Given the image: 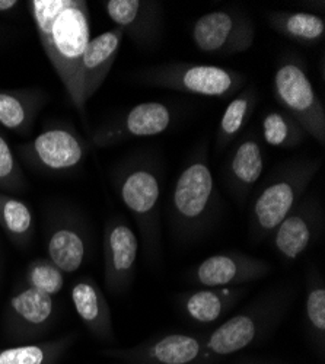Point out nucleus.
Listing matches in <instances>:
<instances>
[{"label":"nucleus","instance_id":"nucleus-6","mask_svg":"<svg viewBox=\"0 0 325 364\" xmlns=\"http://www.w3.org/2000/svg\"><path fill=\"white\" fill-rule=\"evenodd\" d=\"M275 97L307 136L325 144V109L299 58L287 57L279 63L275 73Z\"/></svg>","mask_w":325,"mask_h":364},{"label":"nucleus","instance_id":"nucleus-19","mask_svg":"<svg viewBox=\"0 0 325 364\" xmlns=\"http://www.w3.org/2000/svg\"><path fill=\"white\" fill-rule=\"evenodd\" d=\"M87 239L83 228L72 219L51 223L47 235V258L65 274L76 272L86 259Z\"/></svg>","mask_w":325,"mask_h":364},{"label":"nucleus","instance_id":"nucleus-14","mask_svg":"<svg viewBox=\"0 0 325 364\" xmlns=\"http://www.w3.org/2000/svg\"><path fill=\"white\" fill-rule=\"evenodd\" d=\"M322 207L315 197L302 198L272 233L276 252L286 261L298 259L322 230Z\"/></svg>","mask_w":325,"mask_h":364},{"label":"nucleus","instance_id":"nucleus-15","mask_svg":"<svg viewBox=\"0 0 325 364\" xmlns=\"http://www.w3.org/2000/svg\"><path fill=\"white\" fill-rule=\"evenodd\" d=\"M172 123V112L162 102H143L129 109L120 119L100 129L94 143L100 147L140 137H154L165 133Z\"/></svg>","mask_w":325,"mask_h":364},{"label":"nucleus","instance_id":"nucleus-2","mask_svg":"<svg viewBox=\"0 0 325 364\" xmlns=\"http://www.w3.org/2000/svg\"><path fill=\"white\" fill-rule=\"evenodd\" d=\"M293 300L292 287H277L255 299L211 333H206L204 348L212 364L267 338L280 325Z\"/></svg>","mask_w":325,"mask_h":364},{"label":"nucleus","instance_id":"nucleus-30","mask_svg":"<svg viewBox=\"0 0 325 364\" xmlns=\"http://www.w3.org/2000/svg\"><path fill=\"white\" fill-rule=\"evenodd\" d=\"M25 187L22 169L6 139L0 134V188L6 191H21Z\"/></svg>","mask_w":325,"mask_h":364},{"label":"nucleus","instance_id":"nucleus-7","mask_svg":"<svg viewBox=\"0 0 325 364\" xmlns=\"http://www.w3.org/2000/svg\"><path fill=\"white\" fill-rule=\"evenodd\" d=\"M140 80L151 86L208 98H229L247 82L245 76L240 72L190 63H172L149 69L140 75Z\"/></svg>","mask_w":325,"mask_h":364},{"label":"nucleus","instance_id":"nucleus-3","mask_svg":"<svg viewBox=\"0 0 325 364\" xmlns=\"http://www.w3.org/2000/svg\"><path fill=\"white\" fill-rule=\"evenodd\" d=\"M219 196L208 164L206 147L188 161L175 182L171 201V220L176 237L184 240L201 236L212 225Z\"/></svg>","mask_w":325,"mask_h":364},{"label":"nucleus","instance_id":"nucleus-22","mask_svg":"<svg viewBox=\"0 0 325 364\" xmlns=\"http://www.w3.org/2000/svg\"><path fill=\"white\" fill-rule=\"evenodd\" d=\"M44 101L36 90H0V124L21 134L28 133Z\"/></svg>","mask_w":325,"mask_h":364},{"label":"nucleus","instance_id":"nucleus-9","mask_svg":"<svg viewBox=\"0 0 325 364\" xmlns=\"http://www.w3.org/2000/svg\"><path fill=\"white\" fill-rule=\"evenodd\" d=\"M193 41L206 54H236L251 48L255 26L250 16L236 11H215L200 16L191 31Z\"/></svg>","mask_w":325,"mask_h":364},{"label":"nucleus","instance_id":"nucleus-17","mask_svg":"<svg viewBox=\"0 0 325 364\" xmlns=\"http://www.w3.org/2000/svg\"><path fill=\"white\" fill-rule=\"evenodd\" d=\"M108 18L140 46H151L161 31L162 6L146 0H108L104 4Z\"/></svg>","mask_w":325,"mask_h":364},{"label":"nucleus","instance_id":"nucleus-11","mask_svg":"<svg viewBox=\"0 0 325 364\" xmlns=\"http://www.w3.org/2000/svg\"><path fill=\"white\" fill-rule=\"evenodd\" d=\"M104 277L111 294L126 293L133 284L139 237L134 230L120 218H112L104 228Z\"/></svg>","mask_w":325,"mask_h":364},{"label":"nucleus","instance_id":"nucleus-21","mask_svg":"<svg viewBox=\"0 0 325 364\" xmlns=\"http://www.w3.org/2000/svg\"><path fill=\"white\" fill-rule=\"evenodd\" d=\"M264 169V155L260 141L248 136L236 146L228 165V182L233 196L243 200L257 184Z\"/></svg>","mask_w":325,"mask_h":364},{"label":"nucleus","instance_id":"nucleus-8","mask_svg":"<svg viewBox=\"0 0 325 364\" xmlns=\"http://www.w3.org/2000/svg\"><path fill=\"white\" fill-rule=\"evenodd\" d=\"M104 355L124 364H212L204 348V336L169 332L130 348H114Z\"/></svg>","mask_w":325,"mask_h":364},{"label":"nucleus","instance_id":"nucleus-12","mask_svg":"<svg viewBox=\"0 0 325 364\" xmlns=\"http://www.w3.org/2000/svg\"><path fill=\"white\" fill-rule=\"evenodd\" d=\"M55 318L53 296L25 286L11 296L5 312V333L12 341H31L48 331Z\"/></svg>","mask_w":325,"mask_h":364},{"label":"nucleus","instance_id":"nucleus-32","mask_svg":"<svg viewBox=\"0 0 325 364\" xmlns=\"http://www.w3.org/2000/svg\"><path fill=\"white\" fill-rule=\"evenodd\" d=\"M235 364H269V363H258V361H247V360H243V361L235 363Z\"/></svg>","mask_w":325,"mask_h":364},{"label":"nucleus","instance_id":"nucleus-10","mask_svg":"<svg viewBox=\"0 0 325 364\" xmlns=\"http://www.w3.org/2000/svg\"><path fill=\"white\" fill-rule=\"evenodd\" d=\"M21 156L36 169L66 172L78 168L86 156V144L66 126H50L33 141L19 147Z\"/></svg>","mask_w":325,"mask_h":364},{"label":"nucleus","instance_id":"nucleus-4","mask_svg":"<svg viewBox=\"0 0 325 364\" xmlns=\"http://www.w3.org/2000/svg\"><path fill=\"white\" fill-rule=\"evenodd\" d=\"M321 168V159L287 164L264 186L254 201L250 233L255 242L272 236L282 220L304 198L311 181Z\"/></svg>","mask_w":325,"mask_h":364},{"label":"nucleus","instance_id":"nucleus-24","mask_svg":"<svg viewBox=\"0 0 325 364\" xmlns=\"http://www.w3.org/2000/svg\"><path fill=\"white\" fill-rule=\"evenodd\" d=\"M76 336H65L62 338L23 344L0 350V364H55L63 354L73 346Z\"/></svg>","mask_w":325,"mask_h":364},{"label":"nucleus","instance_id":"nucleus-16","mask_svg":"<svg viewBox=\"0 0 325 364\" xmlns=\"http://www.w3.org/2000/svg\"><path fill=\"white\" fill-rule=\"evenodd\" d=\"M124 33L120 28H112L101 36L91 38L86 46L78 72V98L80 112L107 79L115 58L120 51Z\"/></svg>","mask_w":325,"mask_h":364},{"label":"nucleus","instance_id":"nucleus-31","mask_svg":"<svg viewBox=\"0 0 325 364\" xmlns=\"http://www.w3.org/2000/svg\"><path fill=\"white\" fill-rule=\"evenodd\" d=\"M18 5L19 2H16V0H0V12L14 11Z\"/></svg>","mask_w":325,"mask_h":364},{"label":"nucleus","instance_id":"nucleus-23","mask_svg":"<svg viewBox=\"0 0 325 364\" xmlns=\"http://www.w3.org/2000/svg\"><path fill=\"white\" fill-rule=\"evenodd\" d=\"M267 22L280 36L301 44H316L325 36V21L309 12H270Z\"/></svg>","mask_w":325,"mask_h":364},{"label":"nucleus","instance_id":"nucleus-13","mask_svg":"<svg viewBox=\"0 0 325 364\" xmlns=\"http://www.w3.org/2000/svg\"><path fill=\"white\" fill-rule=\"evenodd\" d=\"M272 271V265L261 258L243 252H220L203 259L193 271L191 282L204 289L240 287L260 280Z\"/></svg>","mask_w":325,"mask_h":364},{"label":"nucleus","instance_id":"nucleus-20","mask_svg":"<svg viewBox=\"0 0 325 364\" xmlns=\"http://www.w3.org/2000/svg\"><path fill=\"white\" fill-rule=\"evenodd\" d=\"M73 308L92 336L102 341L114 340L112 316L101 287L91 279H80L70 293Z\"/></svg>","mask_w":325,"mask_h":364},{"label":"nucleus","instance_id":"nucleus-18","mask_svg":"<svg viewBox=\"0 0 325 364\" xmlns=\"http://www.w3.org/2000/svg\"><path fill=\"white\" fill-rule=\"evenodd\" d=\"M245 294V287L198 289L179 297L186 318L197 325H212L222 319Z\"/></svg>","mask_w":325,"mask_h":364},{"label":"nucleus","instance_id":"nucleus-26","mask_svg":"<svg viewBox=\"0 0 325 364\" xmlns=\"http://www.w3.org/2000/svg\"><path fill=\"white\" fill-rule=\"evenodd\" d=\"M0 228L16 247L25 248L34 235L31 208L25 201L0 193Z\"/></svg>","mask_w":325,"mask_h":364},{"label":"nucleus","instance_id":"nucleus-1","mask_svg":"<svg viewBox=\"0 0 325 364\" xmlns=\"http://www.w3.org/2000/svg\"><path fill=\"white\" fill-rule=\"evenodd\" d=\"M28 5L48 62L78 108V72L91 41L87 4L83 0H31Z\"/></svg>","mask_w":325,"mask_h":364},{"label":"nucleus","instance_id":"nucleus-29","mask_svg":"<svg viewBox=\"0 0 325 364\" xmlns=\"http://www.w3.org/2000/svg\"><path fill=\"white\" fill-rule=\"evenodd\" d=\"M25 282L28 287L54 297L63 290L65 272L48 258H37L29 262L25 272Z\"/></svg>","mask_w":325,"mask_h":364},{"label":"nucleus","instance_id":"nucleus-5","mask_svg":"<svg viewBox=\"0 0 325 364\" xmlns=\"http://www.w3.org/2000/svg\"><path fill=\"white\" fill-rule=\"evenodd\" d=\"M118 196L140 229L146 255L156 259L161 242V179L156 168L140 162L123 171L118 179Z\"/></svg>","mask_w":325,"mask_h":364},{"label":"nucleus","instance_id":"nucleus-25","mask_svg":"<svg viewBox=\"0 0 325 364\" xmlns=\"http://www.w3.org/2000/svg\"><path fill=\"white\" fill-rule=\"evenodd\" d=\"M305 326L308 337L318 355L325 354V284L316 269L311 271L307 280Z\"/></svg>","mask_w":325,"mask_h":364},{"label":"nucleus","instance_id":"nucleus-28","mask_svg":"<svg viewBox=\"0 0 325 364\" xmlns=\"http://www.w3.org/2000/svg\"><path fill=\"white\" fill-rule=\"evenodd\" d=\"M262 137L272 147L292 149L305 140L307 133L287 112L276 109L262 118Z\"/></svg>","mask_w":325,"mask_h":364},{"label":"nucleus","instance_id":"nucleus-27","mask_svg":"<svg viewBox=\"0 0 325 364\" xmlns=\"http://www.w3.org/2000/svg\"><path fill=\"white\" fill-rule=\"evenodd\" d=\"M258 94L254 86L244 87L226 107L218 130V147H226L238 133L245 127L255 107L258 105Z\"/></svg>","mask_w":325,"mask_h":364}]
</instances>
